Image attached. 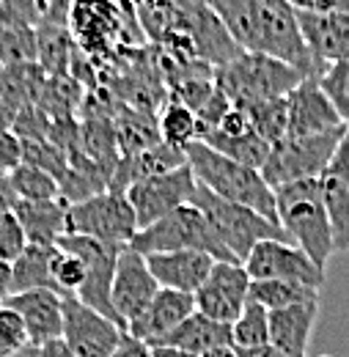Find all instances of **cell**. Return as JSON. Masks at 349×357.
Instances as JSON below:
<instances>
[{"label": "cell", "mask_w": 349, "mask_h": 357, "mask_svg": "<svg viewBox=\"0 0 349 357\" xmlns=\"http://www.w3.org/2000/svg\"><path fill=\"white\" fill-rule=\"evenodd\" d=\"M303 80L306 75L300 69L256 52H242L231 63L215 69V86L239 110L259 102L286 99Z\"/></svg>", "instance_id": "3"}, {"label": "cell", "mask_w": 349, "mask_h": 357, "mask_svg": "<svg viewBox=\"0 0 349 357\" xmlns=\"http://www.w3.org/2000/svg\"><path fill=\"white\" fill-rule=\"evenodd\" d=\"M138 218L132 209L127 192L105 190L80 204H69L66 215V234L88 236L96 242L130 248L138 236Z\"/></svg>", "instance_id": "8"}, {"label": "cell", "mask_w": 349, "mask_h": 357, "mask_svg": "<svg viewBox=\"0 0 349 357\" xmlns=\"http://www.w3.org/2000/svg\"><path fill=\"white\" fill-rule=\"evenodd\" d=\"M319 305H297L269 313V344L292 357H308Z\"/></svg>", "instance_id": "21"}, {"label": "cell", "mask_w": 349, "mask_h": 357, "mask_svg": "<svg viewBox=\"0 0 349 357\" xmlns=\"http://www.w3.org/2000/svg\"><path fill=\"white\" fill-rule=\"evenodd\" d=\"M14 357H42V352H39V347H34V344H31V347H25L20 355H14Z\"/></svg>", "instance_id": "44"}, {"label": "cell", "mask_w": 349, "mask_h": 357, "mask_svg": "<svg viewBox=\"0 0 349 357\" xmlns=\"http://www.w3.org/2000/svg\"><path fill=\"white\" fill-rule=\"evenodd\" d=\"M251 303L267 311H286L297 305H319V289L286 280H253L251 283Z\"/></svg>", "instance_id": "27"}, {"label": "cell", "mask_w": 349, "mask_h": 357, "mask_svg": "<svg viewBox=\"0 0 349 357\" xmlns=\"http://www.w3.org/2000/svg\"><path fill=\"white\" fill-rule=\"evenodd\" d=\"M204 357H239V355H237V349H234V347H220V349L207 352Z\"/></svg>", "instance_id": "43"}, {"label": "cell", "mask_w": 349, "mask_h": 357, "mask_svg": "<svg viewBox=\"0 0 349 357\" xmlns=\"http://www.w3.org/2000/svg\"><path fill=\"white\" fill-rule=\"evenodd\" d=\"M157 121H160V137H163V143H168L174 149L187 151L201 137V121H198V116L187 105H181L179 99H168L165 102V107H163V113H160Z\"/></svg>", "instance_id": "29"}, {"label": "cell", "mask_w": 349, "mask_h": 357, "mask_svg": "<svg viewBox=\"0 0 349 357\" xmlns=\"http://www.w3.org/2000/svg\"><path fill=\"white\" fill-rule=\"evenodd\" d=\"M157 291H160V283L154 280L146 256H140L132 248H124L119 256V267H116V278H113V294H110L116 321L124 330H130L151 305Z\"/></svg>", "instance_id": "13"}, {"label": "cell", "mask_w": 349, "mask_h": 357, "mask_svg": "<svg viewBox=\"0 0 349 357\" xmlns=\"http://www.w3.org/2000/svg\"><path fill=\"white\" fill-rule=\"evenodd\" d=\"M8 187L14 201H28V204H47V201H61V184L58 178L44 174L34 165H20L17 171L8 174Z\"/></svg>", "instance_id": "30"}, {"label": "cell", "mask_w": 349, "mask_h": 357, "mask_svg": "<svg viewBox=\"0 0 349 357\" xmlns=\"http://www.w3.org/2000/svg\"><path fill=\"white\" fill-rule=\"evenodd\" d=\"M195 209L204 212V218L209 220V225L215 228L218 239L223 242V248L231 253L234 261L245 264L248 256L269 239H278V242H292L286 236V231L281 228V223L275 220H267L264 215L253 212V209H245V206H237V204H228L218 195H212L207 187H195L193 192V201H190Z\"/></svg>", "instance_id": "4"}, {"label": "cell", "mask_w": 349, "mask_h": 357, "mask_svg": "<svg viewBox=\"0 0 349 357\" xmlns=\"http://www.w3.org/2000/svg\"><path fill=\"white\" fill-rule=\"evenodd\" d=\"M154 357H198V355L179 352V349H165V347H154Z\"/></svg>", "instance_id": "42"}, {"label": "cell", "mask_w": 349, "mask_h": 357, "mask_svg": "<svg viewBox=\"0 0 349 357\" xmlns=\"http://www.w3.org/2000/svg\"><path fill=\"white\" fill-rule=\"evenodd\" d=\"M319 187L333 228L336 253H349V135L339 146L327 171L319 176Z\"/></svg>", "instance_id": "19"}, {"label": "cell", "mask_w": 349, "mask_h": 357, "mask_svg": "<svg viewBox=\"0 0 349 357\" xmlns=\"http://www.w3.org/2000/svg\"><path fill=\"white\" fill-rule=\"evenodd\" d=\"M251 283L245 264L218 261L204 289L195 294V311L231 327L251 303Z\"/></svg>", "instance_id": "12"}, {"label": "cell", "mask_w": 349, "mask_h": 357, "mask_svg": "<svg viewBox=\"0 0 349 357\" xmlns=\"http://www.w3.org/2000/svg\"><path fill=\"white\" fill-rule=\"evenodd\" d=\"M319 86L327 93V99L333 102L339 119L344 121L349 132V61L330 63L322 75H319Z\"/></svg>", "instance_id": "35"}, {"label": "cell", "mask_w": 349, "mask_h": 357, "mask_svg": "<svg viewBox=\"0 0 349 357\" xmlns=\"http://www.w3.org/2000/svg\"><path fill=\"white\" fill-rule=\"evenodd\" d=\"M14 212L28 234L31 245H58V239L66 234V215L69 204L61 201H47V204H28V201H14Z\"/></svg>", "instance_id": "23"}, {"label": "cell", "mask_w": 349, "mask_h": 357, "mask_svg": "<svg viewBox=\"0 0 349 357\" xmlns=\"http://www.w3.org/2000/svg\"><path fill=\"white\" fill-rule=\"evenodd\" d=\"M297 11V8H295ZM311 55L325 72L330 63L349 61V17L336 11H297Z\"/></svg>", "instance_id": "17"}, {"label": "cell", "mask_w": 349, "mask_h": 357, "mask_svg": "<svg viewBox=\"0 0 349 357\" xmlns=\"http://www.w3.org/2000/svg\"><path fill=\"white\" fill-rule=\"evenodd\" d=\"M275 209H278V223L292 239V245L308 253L322 269L327 267L330 256L336 253V242H333V228H330L325 201H322L319 178L278 187Z\"/></svg>", "instance_id": "2"}, {"label": "cell", "mask_w": 349, "mask_h": 357, "mask_svg": "<svg viewBox=\"0 0 349 357\" xmlns=\"http://www.w3.org/2000/svg\"><path fill=\"white\" fill-rule=\"evenodd\" d=\"M146 261H149L154 280L160 283V289H171V291L193 294V297L204 289V283L209 280L212 269L218 264V259L198 253V250L157 253V256H146Z\"/></svg>", "instance_id": "18"}, {"label": "cell", "mask_w": 349, "mask_h": 357, "mask_svg": "<svg viewBox=\"0 0 349 357\" xmlns=\"http://www.w3.org/2000/svg\"><path fill=\"white\" fill-rule=\"evenodd\" d=\"M251 52L275 58L286 66H295L306 77L322 75L303 36V25L297 20L295 6L283 0H259V22H256V36H253Z\"/></svg>", "instance_id": "6"}, {"label": "cell", "mask_w": 349, "mask_h": 357, "mask_svg": "<svg viewBox=\"0 0 349 357\" xmlns=\"http://www.w3.org/2000/svg\"><path fill=\"white\" fill-rule=\"evenodd\" d=\"M28 245V234L14 212V204H0V261L14 264Z\"/></svg>", "instance_id": "34"}, {"label": "cell", "mask_w": 349, "mask_h": 357, "mask_svg": "<svg viewBox=\"0 0 349 357\" xmlns=\"http://www.w3.org/2000/svg\"><path fill=\"white\" fill-rule=\"evenodd\" d=\"M25 347H31V341H28V330L22 319L3 305L0 308V357L20 355Z\"/></svg>", "instance_id": "36"}, {"label": "cell", "mask_w": 349, "mask_h": 357, "mask_svg": "<svg viewBox=\"0 0 349 357\" xmlns=\"http://www.w3.org/2000/svg\"><path fill=\"white\" fill-rule=\"evenodd\" d=\"M64 300V344L77 357H113L124 327L107 319L105 313L94 311L80 297H61Z\"/></svg>", "instance_id": "11"}, {"label": "cell", "mask_w": 349, "mask_h": 357, "mask_svg": "<svg viewBox=\"0 0 349 357\" xmlns=\"http://www.w3.org/2000/svg\"><path fill=\"white\" fill-rule=\"evenodd\" d=\"M140 256H157V253H179V250H198L218 261H234L231 253L223 248L215 228L204 218L201 209L193 204L171 212L168 218L157 220L154 225L138 231L135 242L130 245ZM239 264V261H237Z\"/></svg>", "instance_id": "5"}, {"label": "cell", "mask_w": 349, "mask_h": 357, "mask_svg": "<svg viewBox=\"0 0 349 357\" xmlns=\"http://www.w3.org/2000/svg\"><path fill=\"white\" fill-rule=\"evenodd\" d=\"M231 347L234 349L269 347V311L256 303H248L242 316L231 324Z\"/></svg>", "instance_id": "32"}, {"label": "cell", "mask_w": 349, "mask_h": 357, "mask_svg": "<svg viewBox=\"0 0 349 357\" xmlns=\"http://www.w3.org/2000/svg\"><path fill=\"white\" fill-rule=\"evenodd\" d=\"M198 181L193 176L190 165H181L176 171L168 174H160V176L143 178L138 184H132L127 190V198H130L132 209H135V218H138V228H149L157 220L168 218L171 212L187 206L193 201V192H195Z\"/></svg>", "instance_id": "10"}, {"label": "cell", "mask_w": 349, "mask_h": 357, "mask_svg": "<svg viewBox=\"0 0 349 357\" xmlns=\"http://www.w3.org/2000/svg\"><path fill=\"white\" fill-rule=\"evenodd\" d=\"M198 140L207 143L209 149H215L223 157H228V160H234V162H239V165H248V168H253V171H262L264 165H267L269 151H272V146H269L256 130L242 132V135H223V132L209 130V132H201Z\"/></svg>", "instance_id": "24"}, {"label": "cell", "mask_w": 349, "mask_h": 357, "mask_svg": "<svg viewBox=\"0 0 349 357\" xmlns=\"http://www.w3.org/2000/svg\"><path fill=\"white\" fill-rule=\"evenodd\" d=\"M6 308L17 313L28 330V341L34 347H47L50 341L64 338V300L61 294L50 289H36V291H22L11 294Z\"/></svg>", "instance_id": "16"}, {"label": "cell", "mask_w": 349, "mask_h": 357, "mask_svg": "<svg viewBox=\"0 0 349 357\" xmlns=\"http://www.w3.org/2000/svg\"><path fill=\"white\" fill-rule=\"evenodd\" d=\"M184 154H187V165H190L195 181L201 187H207L212 195H218L228 204L253 209V212L264 215L267 220L278 223L275 190L267 184L262 171H253L248 165H239V162L223 157L201 140L193 143Z\"/></svg>", "instance_id": "1"}, {"label": "cell", "mask_w": 349, "mask_h": 357, "mask_svg": "<svg viewBox=\"0 0 349 357\" xmlns=\"http://www.w3.org/2000/svg\"><path fill=\"white\" fill-rule=\"evenodd\" d=\"M193 313H195V297L193 294L160 289L157 297L151 300V305L146 308V313L132 324L127 333L146 341L149 347H157L165 335H171L176 327L184 324Z\"/></svg>", "instance_id": "20"}, {"label": "cell", "mask_w": 349, "mask_h": 357, "mask_svg": "<svg viewBox=\"0 0 349 357\" xmlns=\"http://www.w3.org/2000/svg\"><path fill=\"white\" fill-rule=\"evenodd\" d=\"M42 352V357H77L66 344H64V338H58V341H50L47 347H42L39 349Z\"/></svg>", "instance_id": "40"}, {"label": "cell", "mask_w": 349, "mask_h": 357, "mask_svg": "<svg viewBox=\"0 0 349 357\" xmlns=\"http://www.w3.org/2000/svg\"><path fill=\"white\" fill-rule=\"evenodd\" d=\"M237 355L239 357H292V355H286V352H281V349H275L272 344H269V347H262V349H237Z\"/></svg>", "instance_id": "41"}, {"label": "cell", "mask_w": 349, "mask_h": 357, "mask_svg": "<svg viewBox=\"0 0 349 357\" xmlns=\"http://www.w3.org/2000/svg\"><path fill=\"white\" fill-rule=\"evenodd\" d=\"M251 280H286V283H303L311 289H322L325 269L319 267L308 253H303L292 242L269 239L262 242L245 261Z\"/></svg>", "instance_id": "14"}, {"label": "cell", "mask_w": 349, "mask_h": 357, "mask_svg": "<svg viewBox=\"0 0 349 357\" xmlns=\"http://www.w3.org/2000/svg\"><path fill=\"white\" fill-rule=\"evenodd\" d=\"M347 130L339 119L333 102L319 86V77H306L297 89L289 93V135L286 137H303V135H325Z\"/></svg>", "instance_id": "15"}, {"label": "cell", "mask_w": 349, "mask_h": 357, "mask_svg": "<svg viewBox=\"0 0 349 357\" xmlns=\"http://www.w3.org/2000/svg\"><path fill=\"white\" fill-rule=\"evenodd\" d=\"M116 135H119L121 157H135V154L149 151L157 143H163L160 121H154L151 110H140V107L119 110V116H116Z\"/></svg>", "instance_id": "25"}, {"label": "cell", "mask_w": 349, "mask_h": 357, "mask_svg": "<svg viewBox=\"0 0 349 357\" xmlns=\"http://www.w3.org/2000/svg\"><path fill=\"white\" fill-rule=\"evenodd\" d=\"M58 245L66 248L69 253H75L86 264V283H83L77 297L86 305H91L94 311L105 313L107 319L116 321L110 294H113V278H116V267H119V256H121L124 248L96 242V239H88V236H75V234H64L58 239Z\"/></svg>", "instance_id": "9"}, {"label": "cell", "mask_w": 349, "mask_h": 357, "mask_svg": "<svg viewBox=\"0 0 349 357\" xmlns=\"http://www.w3.org/2000/svg\"><path fill=\"white\" fill-rule=\"evenodd\" d=\"M3 75H6V66L0 63V83H3Z\"/></svg>", "instance_id": "45"}, {"label": "cell", "mask_w": 349, "mask_h": 357, "mask_svg": "<svg viewBox=\"0 0 349 357\" xmlns=\"http://www.w3.org/2000/svg\"><path fill=\"white\" fill-rule=\"evenodd\" d=\"M157 347L165 349H179V352H190V355L204 357L212 349L220 347H231V327L207 319L204 313H193L184 324H179L171 335H165ZM154 349V347H151Z\"/></svg>", "instance_id": "22"}, {"label": "cell", "mask_w": 349, "mask_h": 357, "mask_svg": "<svg viewBox=\"0 0 349 357\" xmlns=\"http://www.w3.org/2000/svg\"><path fill=\"white\" fill-rule=\"evenodd\" d=\"M52 253H55V245L52 248L50 245H28L25 248V253L11 264L14 294L36 291V289L55 291V283H52Z\"/></svg>", "instance_id": "26"}, {"label": "cell", "mask_w": 349, "mask_h": 357, "mask_svg": "<svg viewBox=\"0 0 349 357\" xmlns=\"http://www.w3.org/2000/svg\"><path fill=\"white\" fill-rule=\"evenodd\" d=\"M39 58V36L34 25L25 22H6L0 14V63L11 66H31Z\"/></svg>", "instance_id": "28"}, {"label": "cell", "mask_w": 349, "mask_h": 357, "mask_svg": "<svg viewBox=\"0 0 349 357\" xmlns=\"http://www.w3.org/2000/svg\"><path fill=\"white\" fill-rule=\"evenodd\" d=\"M113 357H154V349H151L146 341L135 338L132 333H127V330H124L121 344H119V349H116V355H113Z\"/></svg>", "instance_id": "38"}, {"label": "cell", "mask_w": 349, "mask_h": 357, "mask_svg": "<svg viewBox=\"0 0 349 357\" xmlns=\"http://www.w3.org/2000/svg\"><path fill=\"white\" fill-rule=\"evenodd\" d=\"M251 121V127L262 135L269 146L281 143L289 135V96L286 99H272V102H259L242 110Z\"/></svg>", "instance_id": "31"}, {"label": "cell", "mask_w": 349, "mask_h": 357, "mask_svg": "<svg viewBox=\"0 0 349 357\" xmlns=\"http://www.w3.org/2000/svg\"><path fill=\"white\" fill-rule=\"evenodd\" d=\"M347 130L325 135H303V137H283L281 143L272 146L267 165L262 168V176L272 190L295 184V181H308L319 178L327 165L333 162L339 146L344 143Z\"/></svg>", "instance_id": "7"}, {"label": "cell", "mask_w": 349, "mask_h": 357, "mask_svg": "<svg viewBox=\"0 0 349 357\" xmlns=\"http://www.w3.org/2000/svg\"><path fill=\"white\" fill-rule=\"evenodd\" d=\"M25 162V143L14 132H0V171L11 174Z\"/></svg>", "instance_id": "37"}, {"label": "cell", "mask_w": 349, "mask_h": 357, "mask_svg": "<svg viewBox=\"0 0 349 357\" xmlns=\"http://www.w3.org/2000/svg\"><path fill=\"white\" fill-rule=\"evenodd\" d=\"M11 294H14V272L8 261H0V308L8 303Z\"/></svg>", "instance_id": "39"}, {"label": "cell", "mask_w": 349, "mask_h": 357, "mask_svg": "<svg viewBox=\"0 0 349 357\" xmlns=\"http://www.w3.org/2000/svg\"><path fill=\"white\" fill-rule=\"evenodd\" d=\"M52 283L61 297H69V294L77 297L86 283V264L61 245H55V253H52Z\"/></svg>", "instance_id": "33"}]
</instances>
